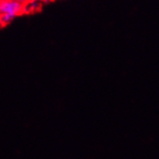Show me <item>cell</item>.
Segmentation results:
<instances>
[{"label": "cell", "mask_w": 159, "mask_h": 159, "mask_svg": "<svg viewBox=\"0 0 159 159\" xmlns=\"http://www.w3.org/2000/svg\"><path fill=\"white\" fill-rule=\"evenodd\" d=\"M32 1H37V2H41V1H43V0H32Z\"/></svg>", "instance_id": "277c9868"}, {"label": "cell", "mask_w": 159, "mask_h": 159, "mask_svg": "<svg viewBox=\"0 0 159 159\" xmlns=\"http://www.w3.org/2000/svg\"><path fill=\"white\" fill-rule=\"evenodd\" d=\"M15 17L11 16H0V23L3 24H8L10 23Z\"/></svg>", "instance_id": "7a4b0ae2"}, {"label": "cell", "mask_w": 159, "mask_h": 159, "mask_svg": "<svg viewBox=\"0 0 159 159\" xmlns=\"http://www.w3.org/2000/svg\"><path fill=\"white\" fill-rule=\"evenodd\" d=\"M16 1H17L18 3H20L21 5H23L24 3L28 2V0H16Z\"/></svg>", "instance_id": "3957f363"}, {"label": "cell", "mask_w": 159, "mask_h": 159, "mask_svg": "<svg viewBox=\"0 0 159 159\" xmlns=\"http://www.w3.org/2000/svg\"><path fill=\"white\" fill-rule=\"evenodd\" d=\"M23 5L16 0H0V16L16 17L23 12Z\"/></svg>", "instance_id": "6da1fadb"}]
</instances>
